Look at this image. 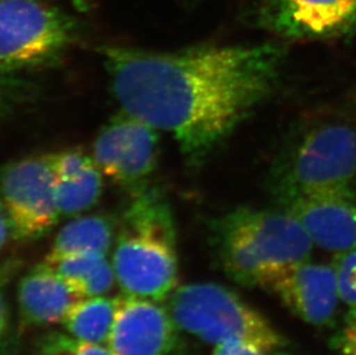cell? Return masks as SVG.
<instances>
[{
	"label": "cell",
	"mask_w": 356,
	"mask_h": 355,
	"mask_svg": "<svg viewBox=\"0 0 356 355\" xmlns=\"http://www.w3.org/2000/svg\"><path fill=\"white\" fill-rule=\"evenodd\" d=\"M121 110L175 139L192 164L217 150L278 89L279 44L201 45L175 52L102 49Z\"/></svg>",
	"instance_id": "1"
},
{
	"label": "cell",
	"mask_w": 356,
	"mask_h": 355,
	"mask_svg": "<svg viewBox=\"0 0 356 355\" xmlns=\"http://www.w3.org/2000/svg\"><path fill=\"white\" fill-rule=\"evenodd\" d=\"M212 242L222 270L236 284L268 288L308 261L314 244L286 209L236 207L212 221Z\"/></svg>",
	"instance_id": "2"
},
{
	"label": "cell",
	"mask_w": 356,
	"mask_h": 355,
	"mask_svg": "<svg viewBox=\"0 0 356 355\" xmlns=\"http://www.w3.org/2000/svg\"><path fill=\"white\" fill-rule=\"evenodd\" d=\"M121 214L113 270L124 294L161 302L178 287L171 207L156 188H138Z\"/></svg>",
	"instance_id": "3"
},
{
	"label": "cell",
	"mask_w": 356,
	"mask_h": 355,
	"mask_svg": "<svg viewBox=\"0 0 356 355\" xmlns=\"http://www.w3.org/2000/svg\"><path fill=\"white\" fill-rule=\"evenodd\" d=\"M356 129L323 123L303 132L282 151L268 178L280 208L321 191L355 189Z\"/></svg>",
	"instance_id": "4"
},
{
	"label": "cell",
	"mask_w": 356,
	"mask_h": 355,
	"mask_svg": "<svg viewBox=\"0 0 356 355\" xmlns=\"http://www.w3.org/2000/svg\"><path fill=\"white\" fill-rule=\"evenodd\" d=\"M168 310L180 330L209 344L242 340L269 349L289 345L266 317L222 285L177 287L170 295Z\"/></svg>",
	"instance_id": "5"
},
{
	"label": "cell",
	"mask_w": 356,
	"mask_h": 355,
	"mask_svg": "<svg viewBox=\"0 0 356 355\" xmlns=\"http://www.w3.org/2000/svg\"><path fill=\"white\" fill-rule=\"evenodd\" d=\"M71 17L40 0H0V71L52 66L74 42Z\"/></svg>",
	"instance_id": "6"
},
{
	"label": "cell",
	"mask_w": 356,
	"mask_h": 355,
	"mask_svg": "<svg viewBox=\"0 0 356 355\" xmlns=\"http://www.w3.org/2000/svg\"><path fill=\"white\" fill-rule=\"evenodd\" d=\"M0 198L15 240L33 242L50 232L60 217L50 155L24 158L1 168Z\"/></svg>",
	"instance_id": "7"
},
{
	"label": "cell",
	"mask_w": 356,
	"mask_h": 355,
	"mask_svg": "<svg viewBox=\"0 0 356 355\" xmlns=\"http://www.w3.org/2000/svg\"><path fill=\"white\" fill-rule=\"evenodd\" d=\"M159 152V131L121 110L97 135L92 159L103 175L135 191L155 172Z\"/></svg>",
	"instance_id": "8"
},
{
	"label": "cell",
	"mask_w": 356,
	"mask_h": 355,
	"mask_svg": "<svg viewBox=\"0 0 356 355\" xmlns=\"http://www.w3.org/2000/svg\"><path fill=\"white\" fill-rule=\"evenodd\" d=\"M257 21L282 40H338L356 31V0H261Z\"/></svg>",
	"instance_id": "9"
},
{
	"label": "cell",
	"mask_w": 356,
	"mask_h": 355,
	"mask_svg": "<svg viewBox=\"0 0 356 355\" xmlns=\"http://www.w3.org/2000/svg\"><path fill=\"white\" fill-rule=\"evenodd\" d=\"M170 313L155 301L118 297L108 337L112 355H179L182 342Z\"/></svg>",
	"instance_id": "10"
},
{
	"label": "cell",
	"mask_w": 356,
	"mask_h": 355,
	"mask_svg": "<svg viewBox=\"0 0 356 355\" xmlns=\"http://www.w3.org/2000/svg\"><path fill=\"white\" fill-rule=\"evenodd\" d=\"M314 245L341 253L356 247V189L321 191L286 205Z\"/></svg>",
	"instance_id": "11"
},
{
	"label": "cell",
	"mask_w": 356,
	"mask_h": 355,
	"mask_svg": "<svg viewBox=\"0 0 356 355\" xmlns=\"http://www.w3.org/2000/svg\"><path fill=\"white\" fill-rule=\"evenodd\" d=\"M268 290L308 324L326 326L336 317L340 298L332 265L308 260L286 272Z\"/></svg>",
	"instance_id": "12"
},
{
	"label": "cell",
	"mask_w": 356,
	"mask_h": 355,
	"mask_svg": "<svg viewBox=\"0 0 356 355\" xmlns=\"http://www.w3.org/2000/svg\"><path fill=\"white\" fill-rule=\"evenodd\" d=\"M81 300L83 298L45 263L22 277L17 290L24 328L63 323Z\"/></svg>",
	"instance_id": "13"
},
{
	"label": "cell",
	"mask_w": 356,
	"mask_h": 355,
	"mask_svg": "<svg viewBox=\"0 0 356 355\" xmlns=\"http://www.w3.org/2000/svg\"><path fill=\"white\" fill-rule=\"evenodd\" d=\"M113 235V223L105 216L88 214L74 218L59 231L45 256V262L87 251L106 254Z\"/></svg>",
	"instance_id": "14"
},
{
	"label": "cell",
	"mask_w": 356,
	"mask_h": 355,
	"mask_svg": "<svg viewBox=\"0 0 356 355\" xmlns=\"http://www.w3.org/2000/svg\"><path fill=\"white\" fill-rule=\"evenodd\" d=\"M117 306L118 297L83 299L73 307L63 323L76 340L101 345L108 342Z\"/></svg>",
	"instance_id": "15"
},
{
	"label": "cell",
	"mask_w": 356,
	"mask_h": 355,
	"mask_svg": "<svg viewBox=\"0 0 356 355\" xmlns=\"http://www.w3.org/2000/svg\"><path fill=\"white\" fill-rule=\"evenodd\" d=\"M103 177L94 163L73 177L56 179V203L60 216H76L94 207L104 187Z\"/></svg>",
	"instance_id": "16"
},
{
	"label": "cell",
	"mask_w": 356,
	"mask_h": 355,
	"mask_svg": "<svg viewBox=\"0 0 356 355\" xmlns=\"http://www.w3.org/2000/svg\"><path fill=\"white\" fill-rule=\"evenodd\" d=\"M105 262H106V258L103 253L87 251V253L68 255L54 261H44L43 263L50 267L79 295L86 299L84 288Z\"/></svg>",
	"instance_id": "17"
},
{
	"label": "cell",
	"mask_w": 356,
	"mask_h": 355,
	"mask_svg": "<svg viewBox=\"0 0 356 355\" xmlns=\"http://www.w3.org/2000/svg\"><path fill=\"white\" fill-rule=\"evenodd\" d=\"M332 268L340 300L356 308V247L338 253Z\"/></svg>",
	"instance_id": "18"
},
{
	"label": "cell",
	"mask_w": 356,
	"mask_h": 355,
	"mask_svg": "<svg viewBox=\"0 0 356 355\" xmlns=\"http://www.w3.org/2000/svg\"><path fill=\"white\" fill-rule=\"evenodd\" d=\"M51 165L57 180L78 175L94 164L92 157L81 150H66L50 155Z\"/></svg>",
	"instance_id": "19"
},
{
	"label": "cell",
	"mask_w": 356,
	"mask_h": 355,
	"mask_svg": "<svg viewBox=\"0 0 356 355\" xmlns=\"http://www.w3.org/2000/svg\"><path fill=\"white\" fill-rule=\"evenodd\" d=\"M331 346L340 355H356V308L347 313L343 324L331 339Z\"/></svg>",
	"instance_id": "20"
},
{
	"label": "cell",
	"mask_w": 356,
	"mask_h": 355,
	"mask_svg": "<svg viewBox=\"0 0 356 355\" xmlns=\"http://www.w3.org/2000/svg\"><path fill=\"white\" fill-rule=\"evenodd\" d=\"M212 355H286L284 349H269L252 342L229 340L216 345Z\"/></svg>",
	"instance_id": "21"
},
{
	"label": "cell",
	"mask_w": 356,
	"mask_h": 355,
	"mask_svg": "<svg viewBox=\"0 0 356 355\" xmlns=\"http://www.w3.org/2000/svg\"><path fill=\"white\" fill-rule=\"evenodd\" d=\"M15 269H17V265H10V263L0 265V338L6 333L7 328H8V317H10L3 287L6 286L10 277L13 276Z\"/></svg>",
	"instance_id": "22"
},
{
	"label": "cell",
	"mask_w": 356,
	"mask_h": 355,
	"mask_svg": "<svg viewBox=\"0 0 356 355\" xmlns=\"http://www.w3.org/2000/svg\"><path fill=\"white\" fill-rule=\"evenodd\" d=\"M13 75L0 71V116L8 112L17 94L19 82Z\"/></svg>",
	"instance_id": "23"
},
{
	"label": "cell",
	"mask_w": 356,
	"mask_h": 355,
	"mask_svg": "<svg viewBox=\"0 0 356 355\" xmlns=\"http://www.w3.org/2000/svg\"><path fill=\"white\" fill-rule=\"evenodd\" d=\"M74 355H112V353L99 344L79 340L78 345L75 347Z\"/></svg>",
	"instance_id": "24"
},
{
	"label": "cell",
	"mask_w": 356,
	"mask_h": 355,
	"mask_svg": "<svg viewBox=\"0 0 356 355\" xmlns=\"http://www.w3.org/2000/svg\"><path fill=\"white\" fill-rule=\"evenodd\" d=\"M10 232V225H8V221H7L6 212H5L3 202H1V198H0V248L3 245V242L6 240L7 235Z\"/></svg>",
	"instance_id": "25"
}]
</instances>
